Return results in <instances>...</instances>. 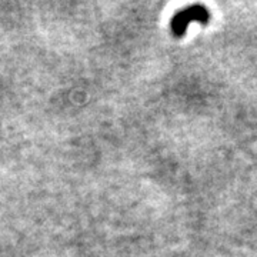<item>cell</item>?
Returning <instances> with one entry per match:
<instances>
[{"label":"cell","instance_id":"1","mask_svg":"<svg viewBox=\"0 0 257 257\" xmlns=\"http://www.w3.org/2000/svg\"><path fill=\"white\" fill-rule=\"evenodd\" d=\"M196 20L202 25H207L210 22V13L202 5H194L190 8L180 10L172 19V32L176 39H180L186 35V30L189 28L190 22Z\"/></svg>","mask_w":257,"mask_h":257}]
</instances>
